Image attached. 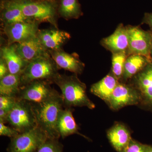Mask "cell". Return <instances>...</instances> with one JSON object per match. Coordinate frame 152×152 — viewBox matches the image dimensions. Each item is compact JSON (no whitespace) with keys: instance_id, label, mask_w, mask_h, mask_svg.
<instances>
[{"instance_id":"obj_3","label":"cell","mask_w":152,"mask_h":152,"mask_svg":"<svg viewBox=\"0 0 152 152\" xmlns=\"http://www.w3.org/2000/svg\"><path fill=\"white\" fill-rule=\"evenodd\" d=\"M59 69L48 53L28 64L20 75L21 87L37 80H48L52 82L58 73Z\"/></svg>"},{"instance_id":"obj_6","label":"cell","mask_w":152,"mask_h":152,"mask_svg":"<svg viewBox=\"0 0 152 152\" xmlns=\"http://www.w3.org/2000/svg\"><path fill=\"white\" fill-rule=\"evenodd\" d=\"M48 138L46 134L37 126L11 138L7 152H37Z\"/></svg>"},{"instance_id":"obj_19","label":"cell","mask_w":152,"mask_h":152,"mask_svg":"<svg viewBox=\"0 0 152 152\" xmlns=\"http://www.w3.org/2000/svg\"><path fill=\"white\" fill-rule=\"evenodd\" d=\"M118 83V79L113 75L109 74L99 81L93 84L91 87V92L108 103Z\"/></svg>"},{"instance_id":"obj_17","label":"cell","mask_w":152,"mask_h":152,"mask_svg":"<svg viewBox=\"0 0 152 152\" xmlns=\"http://www.w3.org/2000/svg\"><path fill=\"white\" fill-rule=\"evenodd\" d=\"M110 142L115 150L121 152L132 140L130 133L124 125L117 124L107 132Z\"/></svg>"},{"instance_id":"obj_25","label":"cell","mask_w":152,"mask_h":152,"mask_svg":"<svg viewBox=\"0 0 152 152\" xmlns=\"http://www.w3.org/2000/svg\"><path fill=\"white\" fill-rule=\"evenodd\" d=\"M37 152H63V145L59 139L48 138Z\"/></svg>"},{"instance_id":"obj_11","label":"cell","mask_w":152,"mask_h":152,"mask_svg":"<svg viewBox=\"0 0 152 152\" xmlns=\"http://www.w3.org/2000/svg\"><path fill=\"white\" fill-rule=\"evenodd\" d=\"M133 82L140 93L141 102L152 107V62L133 77Z\"/></svg>"},{"instance_id":"obj_30","label":"cell","mask_w":152,"mask_h":152,"mask_svg":"<svg viewBox=\"0 0 152 152\" xmlns=\"http://www.w3.org/2000/svg\"><path fill=\"white\" fill-rule=\"evenodd\" d=\"M142 23L148 25L152 31V13H146L145 14Z\"/></svg>"},{"instance_id":"obj_18","label":"cell","mask_w":152,"mask_h":152,"mask_svg":"<svg viewBox=\"0 0 152 152\" xmlns=\"http://www.w3.org/2000/svg\"><path fill=\"white\" fill-rule=\"evenodd\" d=\"M57 129L60 137L65 138L74 134L81 135L79 132V128L73 115L71 108L65 107L60 114Z\"/></svg>"},{"instance_id":"obj_32","label":"cell","mask_w":152,"mask_h":152,"mask_svg":"<svg viewBox=\"0 0 152 152\" xmlns=\"http://www.w3.org/2000/svg\"><path fill=\"white\" fill-rule=\"evenodd\" d=\"M152 33V31H151ZM151 56L152 58V50H151Z\"/></svg>"},{"instance_id":"obj_28","label":"cell","mask_w":152,"mask_h":152,"mask_svg":"<svg viewBox=\"0 0 152 152\" xmlns=\"http://www.w3.org/2000/svg\"><path fill=\"white\" fill-rule=\"evenodd\" d=\"M20 134L14 128L6 126L4 123L0 122V135L9 137L12 138Z\"/></svg>"},{"instance_id":"obj_23","label":"cell","mask_w":152,"mask_h":152,"mask_svg":"<svg viewBox=\"0 0 152 152\" xmlns=\"http://www.w3.org/2000/svg\"><path fill=\"white\" fill-rule=\"evenodd\" d=\"M58 13L66 20L77 19L83 15L78 0H61Z\"/></svg>"},{"instance_id":"obj_21","label":"cell","mask_w":152,"mask_h":152,"mask_svg":"<svg viewBox=\"0 0 152 152\" xmlns=\"http://www.w3.org/2000/svg\"><path fill=\"white\" fill-rule=\"evenodd\" d=\"M150 62L146 58L140 55H130L125 62L123 78L125 80L132 78Z\"/></svg>"},{"instance_id":"obj_14","label":"cell","mask_w":152,"mask_h":152,"mask_svg":"<svg viewBox=\"0 0 152 152\" xmlns=\"http://www.w3.org/2000/svg\"><path fill=\"white\" fill-rule=\"evenodd\" d=\"M37 37L45 48L48 50L61 49V47L70 39V34L57 29L39 30Z\"/></svg>"},{"instance_id":"obj_1","label":"cell","mask_w":152,"mask_h":152,"mask_svg":"<svg viewBox=\"0 0 152 152\" xmlns=\"http://www.w3.org/2000/svg\"><path fill=\"white\" fill-rule=\"evenodd\" d=\"M32 104L37 126L46 134L49 138L59 139L61 137L57 124L64 107L61 95L56 90L46 100Z\"/></svg>"},{"instance_id":"obj_20","label":"cell","mask_w":152,"mask_h":152,"mask_svg":"<svg viewBox=\"0 0 152 152\" xmlns=\"http://www.w3.org/2000/svg\"><path fill=\"white\" fill-rule=\"evenodd\" d=\"M1 19L5 25L30 21L14 1L2 3L1 6Z\"/></svg>"},{"instance_id":"obj_27","label":"cell","mask_w":152,"mask_h":152,"mask_svg":"<svg viewBox=\"0 0 152 152\" xmlns=\"http://www.w3.org/2000/svg\"><path fill=\"white\" fill-rule=\"evenodd\" d=\"M121 152H147V146L132 139Z\"/></svg>"},{"instance_id":"obj_16","label":"cell","mask_w":152,"mask_h":152,"mask_svg":"<svg viewBox=\"0 0 152 152\" xmlns=\"http://www.w3.org/2000/svg\"><path fill=\"white\" fill-rule=\"evenodd\" d=\"M1 57L4 60L11 74L21 75L28 64L17 53L15 44L2 48Z\"/></svg>"},{"instance_id":"obj_10","label":"cell","mask_w":152,"mask_h":152,"mask_svg":"<svg viewBox=\"0 0 152 152\" xmlns=\"http://www.w3.org/2000/svg\"><path fill=\"white\" fill-rule=\"evenodd\" d=\"M141 102V97L137 90L134 86L119 83L107 103L115 110L125 106L137 104Z\"/></svg>"},{"instance_id":"obj_9","label":"cell","mask_w":152,"mask_h":152,"mask_svg":"<svg viewBox=\"0 0 152 152\" xmlns=\"http://www.w3.org/2000/svg\"><path fill=\"white\" fill-rule=\"evenodd\" d=\"M38 23L33 21L5 25L4 31L8 45L20 43L37 37Z\"/></svg>"},{"instance_id":"obj_33","label":"cell","mask_w":152,"mask_h":152,"mask_svg":"<svg viewBox=\"0 0 152 152\" xmlns=\"http://www.w3.org/2000/svg\"></svg>"},{"instance_id":"obj_7","label":"cell","mask_w":152,"mask_h":152,"mask_svg":"<svg viewBox=\"0 0 152 152\" xmlns=\"http://www.w3.org/2000/svg\"><path fill=\"white\" fill-rule=\"evenodd\" d=\"M127 28L128 54L140 55L146 58L151 62H152L151 31H145L139 26H128Z\"/></svg>"},{"instance_id":"obj_15","label":"cell","mask_w":152,"mask_h":152,"mask_svg":"<svg viewBox=\"0 0 152 152\" xmlns=\"http://www.w3.org/2000/svg\"><path fill=\"white\" fill-rule=\"evenodd\" d=\"M15 45L18 53L28 64L49 53L37 37Z\"/></svg>"},{"instance_id":"obj_24","label":"cell","mask_w":152,"mask_h":152,"mask_svg":"<svg viewBox=\"0 0 152 152\" xmlns=\"http://www.w3.org/2000/svg\"><path fill=\"white\" fill-rule=\"evenodd\" d=\"M129 56L127 52L113 54L112 72L113 75L118 80L122 78L125 62Z\"/></svg>"},{"instance_id":"obj_5","label":"cell","mask_w":152,"mask_h":152,"mask_svg":"<svg viewBox=\"0 0 152 152\" xmlns=\"http://www.w3.org/2000/svg\"><path fill=\"white\" fill-rule=\"evenodd\" d=\"M7 123L19 133L33 129L37 126L32 104L24 100H17L9 113Z\"/></svg>"},{"instance_id":"obj_22","label":"cell","mask_w":152,"mask_h":152,"mask_svg":"<svg viewBox=\"0 0 152 152\" xmlns=\"http://www.w3.org/2000/svg\"><path fill=\"white\" fill-rule=\"evenodd\" d=\"M20 75L9 73L0 79V95L17 98L21 88Z\"/></svg>"},{"instance_id":"obj_29","label":"cell","mask_w":152,"mask_h":152,"mask_svg":"<svg viewBox=\"0 0 152 152\" xmlns=\"http://www.w3.org/2000/svg\"><path fill=\"white\" fill-rule=\"evenodd\" d=\"M9 73L8 68L4 60L1 58L0 59V79Z\"/></svg>"},{"instance_id":"obj_31","label":"cell","mask_w":152,"mask_h":152,"mask_svg":"<svg viewBox=\"0 0 152 152\" xmlns=\"http://www.w3.org/2000/svg\"><path fill=\"white\" fill-rule=\"evenodd\" d=\"M10 113L8 111L0 109V122L5 124L7 123V119Z\"/></svg>"},{"instance_id":"obj_12","label":"cell","mask_w":152,"mask_h":152,"mask_svg":"<svg viewBox=\"0 0 152 152\" xmlns=\"http://www.w3.org/2000/svg\"><path fill=\"white\" fill-rule=\"evenodd\" d=\"M48 51L59 69H64L77 75L83 73L85 64L77 53L69 54L61 49Z\"/></svg>"},{"instance_id":"obj_13","label":"cell","mask_w":152,"mask_h":152,"mask_svg":"<svg viewBox=\"0 0 152 152\" xmlns=\"http://www.w3.org/2000/svg\"><path fill=\"white\" fill-rule=\"evenodd\" d=\"M127 26L120 24L112 35L101 41L102 45L113 53L127 52L129 48Z\"/></svg>"},{"instance_id":"obj_8","label":"cell","mask_w":152,"mask_h":152,"mask_svg":"<svg viewBox=\"0 0 152 152\" xmlns=\"http://www.w3.org/2000/svg\"><path fill=\"white\" fill-rule=\"evenodd\" d=\"M48 80H37L21 87L17 99L24 100L32 104L39 103L50 97L56 90Z\"/></svg>"},{"instance_id":"obj_4","label":"cell","mask_w":152,"mask_h":152,"mask_svg":"<svg viewBox=\"0 0 152 152\" xmlns=\"http://www.w3.org/2000/svg\"><path fill=\"white\" fill-rule=\"evenodd\" d=\"M25 16L37 23L46 22L56 26V5L50 0H14Z\"/></svg>"},{"instance_id":"obj_26","label":"cell","mask_w":152,"mask_h":152,"mask_svg":"<svg viewBox=\"0 0 152 152\" xmlns=\"http://www.w3.org/2000/svg\"><path fill=\"white\" fill-rule=\"evenodd\" d=\"M17 100L18 99L16 98L0 95V109L10 111Z\"/></svg>"},{"instance_id":"obj_2","label":"cell","mask_w":152,"mask_h":152,"mask_svg":"<svg viewBox=\"0 0 152 152\" xmlns=\"http://www.w3.org/2000/svg\"><path fill=\"white\" fill-rule=\"evenodd\" d=\"M61 91L64 106L65 107H87L95 108V104L87 96L86 86L81 81L77 75H67L57 74L52 81Z\"/></svg>"}]
</instances>
